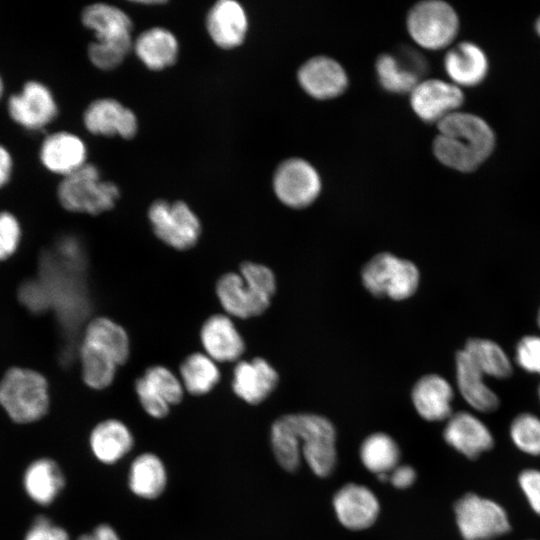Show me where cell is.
<instances>
[{"label":"cell","mask_w":540,"mask_h":540,"mask_svg":"<svg viewBox=\"0 0 540 540\" xmlns=\"http://www.w3.org/2000/svg\"><path fill=\"white\" fill-rule=\"evenodd\" d=\"M335 442L333 424L316 414L284 415L271 428L273 452L278 463L288 471L297 470L304 457L316 475H329L336 464Z\"/></svg>","instance_id":"6da1fadb"},{"label":"cell","mask_w":540,"mask_h":540,"mask_svg":"<svg viewBox=\"0 0 540 540\" xmlns=\"http://www.w3.org/2000/svg\"><path fill=\"white\" fill-rule=\"evenodd\" d=\"M438 134L432 143L436 159L462 173L478 169L493 153L496 138L482 117L458 110L436 124Z\"/></svg>","instance_id":"7a4b0ae2"},{"label":"cell","mask_w":540,"mask_h":540,"mask_svg":"<svg viewBox=\"0 0 540 540\" xmlns=\"http://www.w3.org/2000/svg\"><path fill=\"white\" fill-rule=\"evenodd\" d=\"M276 290L273 272L262 264L245 262L240 273H227L217 282L216 292L221 305L239 318L260 315L269 306Z\"/></svg>","instance_id":"3957f363"},{"label":"cell","mask_w":540,"mask_h":540,"mask_svg":"<svg viewBox=\"0 0 540 540\" xmlns=\"http://www.w3.org/2000/svg\"><path fill=\"white\" fill-rule=\"evenodd\" d=\"M57 197L62 207L70 212L98 215L114 208L120 189L116 183L103 180L96 165L86 163L61 178Z\"/></svg>","instance_id":"277c9868"},{"label":"cell","mask_w":540,"mask_h":540,"mask_svg":"<svg viewBox=\"0 0 540 540\" xmlns=\"http://www.w3.org/2000/svg\"><path fill=\"white\" fill-rule=\"evenodd\" d=\"M0 404L17 423L39 420L49 408L46 379L34 370L11 368L0 381Z\"/></svg>","instance_id":"5b68a950"},{"label":"cell","mask_w":540,"mask_h":540,"mask_svg":"<svg viewBox=\"0 0 540 540\" xmlns=\"http://www.w3.org/2000/svg\"><path fill=\"white\" fill-rule=\"evenodd\" d=\"M409 36L426 50L450 47L456 39L460 21L455 9L442 0H426L415 4L406 18Z\"/></svg>","instance_id":"8992f818"},{"label":"cell","mask_w":540,"mask_h":540,"mask_svg":"<svg viewBox=\"0 0 540 540\" xmlns=\"http://www.w3.org/2000/svg\"><path fill=\"white\" fill-rule=\"evenodd\" d=\"M419 279V271L414 263L390 253L375 255L362 270V282L371 294L393 300L412 296L418 288Z\"/></svg>","instance_id":"52a82bcc"},{"label":"cell","mask_w":540,"mask_h":540,"mask_svg":"<svg viewBox=\"0 0 540 540\" xmlns=\"http://www.w3.org/2000/svg\"><path fill=\"white\" fill-rule=\"evenodd\" d=\"M456 524L464 540H493L511 529L505 509L497 502L467 493L454 506Z\"/></svg>","instance_id":"ba28073f"},{"label":"cell","mask_w":540,"mask_h":540,"mask_svg":"<svg viewBox=\"0 0 540 540\" xmlns=\"http://www.w3.org/2000/svg\"><path fill=\"white\" fill-rule=\"evenodd\" d=\"M148 218L156 236L178 250L193 247L201 233L197 215L184 201L155 200L148 209Z\"/></svg>","instance_id":"9c48e42d"},{"label":"cell","mask_w":540,"mask_h":540,"mask_svg":"<svg viewBox=\"0 0 540 540\" xmlns=\"http://www.w3.org/2000/svg\"><path fill=\"white\" fill-rule=\"evenodd\" d=\"M272 185L275 195L284 205L301 209L318 198L322 181L317 169L310 162L292 157L277 166Z\"/></svg>","instance_id":"30bf717a"},{"label":"cell","mask_w":540,"mask_h":540,"mask_svg":"<svg viewBox=\"0 0 540 540\" xmlns=\"http://www.w3.org/2000/svg\"><path fill=\"white\" fill-rule=\"evenodd\" d=\"M7 112L10 119L27 131H39L58 116L59 108L51 89L37 80H30L9 96Z\"/></svg>","instance_id":"8fae6325"},{"label":"cell","mask_w":540,"mask_h":540,"mask_svg":"<svg viewBox=\"0 0 540 540\" xmlns=\"http://www.w3.org/2000/svg\"><path fill=\"white\" fill-rule=\"evenodd\" d=\"M428 71V62L416 49L401 47L395 53H384L375 62L380 86L393 94H410Z\"/></svg>","instance_id":"7c38bea8"},{"label":"cell","mask_w":540,"mask_h":540,"mask_svg":"<svg viewBox=\"0 0 540 540\" xmlns=\"http://www.w3.org/2000/svg\"><path fill=\"white\" fill-rule=\"evenodd\" d=\"M409 100L419 119L437 124L451 113L460 110L464 93L450 81L425 78L411 91Z\"/></svg>","instance_id":"4fadbf2b"},{"label":"cell","mask_w":540,"mask_h":540,"mask_svg":"<svg viewBox=\"0 0 540 540\" xmlns=\"http://www.w3.org/2000/svg\"><path fill=\"white\" fill-rule=\"evenodd\" d=\"M83 124L86 130L97 136L130 140L138 132L136 114L114 98L104 97L93 100L84 110Z\"/></svg>","instance_id":"5bb4252c"},{"label":"cell","mask_w":540,"mask_h":540,"mask_svg":"<svg viewBox=\"0 0 540 540\" xmlns=\"http://www.w3.org/2000/svg\"><path fill=\"white\" fill-rule=\"evenodd\" d=\"M83 26L93 32L95 41L117 46L127 52L133 47V22L119 7L108 3H93L82 10Z\"/></svg>","instance_id":"9a60e30c"},{"label":"cell","mask_w":540,"mask_h":540,"mask_svg":"<svg viewBox=\"0 0 540 540\" xmlns=\"http://www.w3.org/2000/svg\"><path fill=\"white\" fill-rule=\"evenodd\" d=\"M297 80L307 95L317 100H331L341 96L349 85L344 67L335 59L318 55L304 62Z\"/></svg>","instance_id":"2e32d148"},{"label":"cell","mask_w":540,"mask_h":540,"mask_svg":"<svg viewBox=\"0 0 540 540\" xmlns=\"http://www.w3.org/2000/svg\"><path fill=\"white\" fill-rule=\"evenodd\" d=\"M248 26L246 10L234 0L215 2L205 18V27L210 39L224 50L241 46L246 39Z\"/></svg>","instance_id":"e0dca14e"},{"label":"cell","mask_w":540,"mask_h":540,"mask_svg":"<svg viewBox=\"0 0 540 540\" xmlns=\"http://www.w3.org/2000/svg\"><path fill=\"white\" fill-rule=\"evenodd\" d=\"M39 160L49 172L65 177L87 163V147L78 135L56 131L41 142Z\"/></svg>","instance_id":"ac0fdd59"},{"label":"cell","mask_w":540,"mask_h":540,"mask_svg":"<svg viewBox=\"0 0 540 540\" xmlns=\"http://www.w3.org/2000/svg\"><path fill=\"white\" fill-rule=\"evenodd\" d=\"M443 436L452 448L470 459H476L494 445L487 425L467 411L453 413L447 419Z\"/></svg>","instance_id":"d6986e66"},{"label":"cell","mask_w":540,"mask_h":540,"mask_svg":"<svg viewBox=\"0 0 540 540\" xmlns=\"http://www.w3.org/2000/svg\"><path fill=\"white\" fill-rule=\"evenodd\" d=\"M443 66L449 81L461 89L479 85L489 71L485 51L470 41H462L449 48Z\"/></svg>","instance_id":"ffe728a7"},{"label":"cell","mask_w":540,"mask_h":540,"mask_svg":"<svg viewBox=\"0 0 540 540\" xmlns=\"http://www.w3.org/2000/svg\"><path fill=\"white\" fill-rule=\"evenodd\" d=\"M339 522L351 530L370 527L379 513V502L365 486L350 483L340 488L333 498Z\"/></svg>","instance_id":"44dd1931"},{"label":"cell","mask_w":540,"mask_h":540,"mask_svg":"<svg viewBox=\"0 0 540 540\" xmlns=\"http://www.w3.org/2000/svg\"><path fill=\"white\" fill-rule=\"evenodd\" d=\"M132 50L147 69L162 71L176 63L180 47L173 32L155 26L142 31L133 40Z\"/></svg>","instance_id":"7402d4cb"},{"label":"cell","mask_w":540,"mask_h":540,"mask_svg":"<svg viewBox=\"0 0 540 540\" xmlns=\"http://www.w3.org/2000/svg\"><path fill=\"white\" fill-rule=\"evenodd\" d=\"M455 374L458 390L469 406L480 413H492L499 408L498 395L462 349L455 355Z\"/></svg>","instance_id":"603a6c76"},{"label":"cell","mask_w":540,"mask_h":540,"mask_svg":"<svg viewBox=\"0 0 540 540\" xmlns=\"http://www.w3.org/2000/svg\"><path fill=\"white\" fill-rule=\"evenodd\" d=\"M454 391L442 376L421 377L412 389V401L418 414L428 421L447 420L452 413Z\"/></svg>","instance_id":"cb8c5ba5"},{"label":"cell","mask_w":540,"mask_h":540,"mask_svg":"<svg viewBox=\"0 0 540 540\" xmlns=\"http://www.w3.org/2000/svg\"><path fill=\"white\" fill-rule=\"evenodd\" d=\"M278 374L264 359L239 362L233 375L232 387L236 395L249 404L265 400L275 389Z\"/></svg>","instance_id":"d4e9b609"},{"label":"cell","mask_w":540,"mask_h":540,"mask_svg":"<svg viewBox=\"0 0 540 540\" xmlns=\"http://www.w3.org/2000/svg\"><path fill=\"white\" fill-rule=\"evenodd\" d=\"M201 340L207 355L220 362L238 359L245 348L233 322L225 315L208 318L201 329Z\"/></svg>","instance_id":"484cf974"},{"label":"cell","mask_w":540,"mask_h":540,"mask_svg":"<svg viewBox=\"0 0 540 540\" xmlns=\"http://www.w3.org/2000/svg\"><path fill=\"white\" fill-rule=\"evenodd\" d=\"M93 455L104 464H113L132 449L134 439L131 431L117 419L98 423L89 438Z\"/></svg>","instance_id":"4316f807"},{"label":"cell","mask_w":540,"mask_h":540,"mask_svg":"<svg viewBox=\"0 0 540 540\" xmlns=\"http://www.w3.org/2000/svg\"><path fill=\"white\" fill-rule=\"evenodd\" d=\"M23 484L28 496L37 504L49 505L65 485L64 475L58 464L49 458H40L26 469Z\"/></svg>","instance_id":"83f0119b"},{"label":"cell","mask_w":540,"mask_h":540,"mask_svg":"<svg viewBox=\"0 0 540 540\" xmlns=\"http://www.w3.org/2000/svg\"><path fill=\"white\" fill-rule=\"evenodd\" d=\"M166 484V468L156 454L142 453L131 463L128 485L136 496L144 499H156L164 492Z\"/></svg>","instance_id":"f1b7e54d"},{"label":"cell","mask_w":540,"mask_h":540,"mask_svg":"<svg viewBox=\"0 0 540 540\" xmlns=\"http://www.w3.org/2000/svg\"><path fill=\"white\" fill-rule=\"evenodd\" d=\"M462 350L485 377L504 380L513 374V363L506 351L491 339L469 338Z\"/></svg>","instance_id":"f546056e"},{"label":"cell","mask_w":540,"mask_h":540,"mask_svg":"<svg viewBox=\"0 0 540 540\" xmlns=\"http://www.w3.org/2000/svg\"><path fill=\"white\" fill-rule=\"evenodd\" d=\"M83 342L109 355L118 365L129 355V339L125 330L114 321L99 317L86 327Z\"/></svg>","instance_id":"4dcf8cb0"},{"label":"cell","mask_w":540,"mask_h":540,"mask_svg":"<svg viewBox=\"0 0 540 540\" xmlns=\"http://www.w3.org/2000/svg\"><path fill=\"white\" fill-rule=\"evenodd\" d=\"M363 465L371 472L389 474L397 467L400 450L397 443L385 433H374L368 436L360 448Z\"/></svg>","instance_id":"1f68e13d"},{"label":"cell","mask_w":540,"mask_h":540,"mask_svg":"<svg viewBox=\"0 0 540 540\" xmlns=\"http://www.w3.org/2000/svg\"><path fill=\"white\" fill-rule=\"evenodd\" d=\"M180 373L183 386L193 395L209 392L220 379L214 360L202 353L189 355L182 362Z\"/></svg>","instance_id":"d6a6232c"},{"label":"cell","mask_w":540,"mask_h":540,"mask_svg":"<svg viewBox=\"0 0 540 540\" xmlns=\"http://www.w3.org/2000/svg\"><path fill=\"white\" fill-rule=\"evenodd\" d=\"M80 356L83 379L88 386L103 389L112 383L118 364L109 355L82 342Z\"/></svg>","instance_id":"836d02e7"},{"label":"cell","mask_w":540,"mask_h":540,"mask_svg":"<svg viewBox=\"0 0 540 540\" xmlns=\"http://www.w3.org/2000/svg\"><path fill=\"white\" fill-rule=\"evenodd\" d=\"M509 434L520 451L540 456V417L528 412L518 414L510 424Z\"/></svg>","instance_id":"e575fe53"},{"label":"cell","mask_w":540,"mask_h":540,"mask_svg":"<svg viewBox=\"0 0 540 540\" xmlns=\"http://www.w3.org/2000/svg\"><path fill=\"white\" fill-rule=\"evenodd\" d=\"M142 377L169 405L177 404L182 400L183 384L168 368L150 367Z\"/></svg>","instance_id":"d590c367"},{"label":"cell","mask_w":540,"mask_h":540,"mask_svg":"<svg viewBox=\"0 0 540 540\" xmlns=\"http://www.w3.org/2000/svg\"><path fill=\"white\" fill-rule=\"evenodd\" d=\"M514 360L523 371L540 376V335L522 336L515 346Z\"/></svg>","instance_id":"8d00e7d4"},{"label":"cell","mask_w":540,"mask_h":540,"mask_svg":"<svg viewBox=\"0 0 540 540\" xmlns=\"http://www.w3.org/2000/svg\"><path fill=\"white\" fill-rule=\"evenodd\" d=\"M129 52L107 43L92 41L87 48L88 59L102 71H111L120 66Z\"/></svg>","instance_id":"74e56055"},{"label":"cell","mask_w":540,"mask_h":540,"mask_svg":"<svg viewBox=\"0 0 540 540\" xmlns=\"http://www.w3.org/2000/svg\"><path fill=\"white\" fill-rule=\"evenodd\" d=\"M20 237L21 228L17 218L10 212L0 211V261L15 252Z\"/></svg>","instance_id":"f35d334b"},{"label":"cell","mask_w":540,"mask_h":540,"mask_svg":"<svg viewBox=\"0 0 540 540\" xmlns=\"http://www.w3.org/2000/svg\"><path fill=\"white\" fill-rule=\"evenodd\" d=\"M135 390L142 407L150 416L163 418L168 414L170 405L148 385L143 377L137 379Z\"/></svg>","instance_id":"ab89813d"},{"label":"cell","mask_w":540,"mask_h":540,"mask_svg":"<svg viewBox=\"0 0 540 540\" xmlns=\"http://www.w3.org/2000/svg\"><path fill=\"white\" fill-rule=\"evenodd\" d=\"M518 483L531 509L540 516V470H523L518 476Z\"/></svg>","instance_id":"60d3db41"},{"label":"cell","mask_w":540,"mask_h":540,"mask_svg":"<svg viewBox=\"0 0 540 540\" xmlns=\"http://www.w3.org/2000/svg\"><path fill=\"white\" fill-rule=\"evenodd\" d=\"M25 540H69L68 533L45 516L35 519Z\"/></svg>","instance_id":"b9f144b4"},{"label":"cell","mask_w":540,"mask_h":540,"mask_svg":"<svg viewBox=\"0 0 540 540\" xmlns=\"http://www.w3.org/2000/svg\"><path fill=\"white\" fill-rule=\"evenodd\" d=\"M416 478L415 470L408 466L402 465L395 467L390 473L388 480L393 486L403 489L413 484Z\"/></svg>","instance_id":"7bdbcfd3"},{"label":"cell","mask_w":540,"mask_h":540,"mask_svg":"<svg viewBox=\"0 0 540 540\" xmlns=\"http://www.w3.org/2000/svg\"><path fill=\"white\" fill-rule=\"evenodd\" d=\"M14 169V160L7 147L0 143V189L11 180Z\"/></svg>","instance_id":"ee69618b"},{"label":"cell","mask_w":540,"mask_h":540,"mask_svg":"<svg viewBox=\"0 0 540 540\" xmlns=\"http://www.w3.org/2000/svg\"><path fill=\"white\" fill-rule=\"evenodd\" d=\"M93 533L96 540H121L116 531L108 524L98 525Z\"/></svg>","instance_id":"f6af8a7d"},{"label":"cell","mask_w":540,"mask_h":540,"mask_svg":"<svg viewBox=\"0 0 540 540\" xmlns=\"http://www.w3.org/2000/svg\"><path fill=\"white\" fill-rule=\"evenodd\" d=\"M135 3H138V4H143V5H163L165 4L166 2L165 1H159V0H156V1H137Z\"/></svg>","instance_id":"bcb514c9"},{"label":"cell","mask_w":540,"mask_h":540,"mask_svg":"<svg viewBox=\"0 0 540 540\" xmlns=\"http://www.w3.org/2000/svg\"><path fill=\"white\" fill-rule=\"evenodd\" d=\"M78 540H96V538L94 536V533L91 532L81 535Z\"/></svg>","instance_id":"7dc6e473"},{"label":"cell","mask_w":540,"mask_h":540,"mask_svg":"<svg viewBox=\"0 0 540 540\" xmlns=\"http://www.w3.org/2000/svg\"><path fill=\"white\" fill-rule=\"evenodd\" d=\"M4 89H5L4 81H3L2 76L0 75V100H1L2 97H3Z\"/></svg>","instance_id":"c3c4849f"},{"label":"cell","mask_w":540,"mask_h":540,"mask_svg":"<svg viewBox=\"0 0 540 540\" xmlns=\"http://www.w3.org/2000/svg\"><path fill=\"white\" fill-rule=\"evenodd\" d=\"M535 30H536L537 34L540 36V16L537 18V20L535 22Z\"/></svg>","instance_id":"681fc988"},{"label":"cell","mask_w":540,"mask_h":540,"mask_svg":"<svg viewBox=\"0 0 540 540\" xmlns=\"http://www.w3.org/2000/svg\"><path fill=\"white\" fill-rule=\"evenodd\" d=\"M536 322H537L538 328L540 329V308L537 312Z\"/></svg>","instance_id":"f907efd6"},{"label":"cell","mask_w":540,"mask_h":540,"mask_svg":"<svg viewBox=\"0 0 540 540\" xmlns=\"http://www.w3.org/2000/svg\"><path fill=\"white\" fill-rule=\"evenodd\" d=\"M537 393H538V397H539V402H540V383L538 385V390H537Z\"/></svg>","instance_id":"816d5d0a"}]
</instances>
